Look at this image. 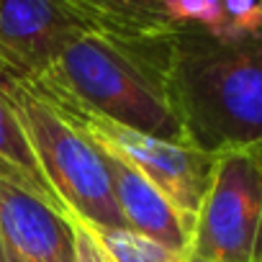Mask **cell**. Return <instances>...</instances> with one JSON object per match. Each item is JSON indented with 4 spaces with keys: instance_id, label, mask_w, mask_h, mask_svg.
I'll return each mask as SVG.
<instances>
[{
    "instance_id": "cell-1",
    "label": "cell",
    "mask_w": 262,
    "mask_h": 262,
    "mask_svg": "<svg viewBox=\"0 0 262 262\" xmlns=\"http://www.w3.org/2000/svg\"><path fill=\"white\" fill-rule=\"evenodd\" d=\"M172 34L137 39L88 31L29 80L121 126L190 142L170 95Z\"/></svg>"
},
{
    "instance_id": "cell-2",
    "label": "cell",
    "mask_w": 262,
    "mask_h": 262,
    "mask_svg": "<svg viewBox=\"0 0 262 262\" xmlns=\"http://www.w3.org/2000/svg\"><path fill=\"white\" fill-rule=\"evenodd\" d=\"M170 95L195 147L216 155L262 144V29L216 36L180 26L172 34Z\"/></svg>"
},
{
    "instance_id": "cell-3",
    "label": "cell",
    "mask_w": 262,
    "mask_h": 262,
    "mask_svg": "<svg viewBox=\"0 0 262 262\" xmlns=\"http://www.w3.org/2000/svg\"><path fill=\"white\" fill-rule=\"evenodd\" d=\"M0 88L8 95L47 180L70 213L95 229H126L113 198L103 149L29 80L0 72Z\"/></svg>"
},
{
    "instance_id": "cell-4",
    "label": "cell",
    "mask_w": 262,
    "mask_h": 262,
    "mask_svg": "<svg viewBox=\"0 0 262 262\" xmlns=\"http://www.w3.org/2000/svg\"><path fill=\"white\" fill-rule=\"evenodd\" d=\"M190 254L208 262H262V144L216 152Z\"/></svg>"
},
{
    "instance_id": "cell-5",
    "label": "cell",
    "mask_w": 262,
    "mask_h": 262,
    "mask_svg": "<svg viewBox=\"0 0 262 262\" xmlns=\"http://www.w3.org/2000/svg\"><path fill=\"white\" fill-rule=\"evenodd\" d=\"M44 98H49L80 131L103 149L113 152L116 157L126 160L131 167L144 172L178 208H183L190 216H198V208L208 193L213 167H216V155L206 152L190 142H167L144 131L121 126L111 118H103L75 100L52 93L34 80H29Z\"/></svg>"
},
{
    "instance_id": "cell-6",
    "label": "cell",
    "mask_w": 262,
    "mask_h": 262,
    "mask_svg": "<svg viewBox=\"0 0 262 262\" xmlns=\"http://www.w3.org/2000/svg\"><path fill=\"white\" fill-rule=\"evenodd\" d=\"M88 31L62 0H0V72L36 77Z\"/></svg>"
},
{
    "instance_id": "cell-7",
    "label": "cell",
    "mask_w": 262,
    "mask_h": 262,
    "mask_svg": "<svg viewBox=\"0 0 262 262\" xmlns=\"http://www.w3.org/2000/svg\"><path fill=\"white\" fill-rule=\"evenodd\" d=\"M103 162L126 229L144 234L178 254H190L195 216L178 208L144 172L131 167L113 152L103 149Z\"/></svg>"
},
{
    "instance_id": "cell-8",
    "label": "cell",
    "mask_w": 262,
    "mask_h": 262,
    "mask_svg": "<svg viewBox=\"0 0 262 262\" xmlns=\"http://www.w3.org/2000/svg\"><path fill=\"white\" fill-rule=\"evenodd\" d=\"M0 239L21 262H75L72 219L3 180Z\"/></svg>"
},
{
    "instance_id": "cell-9",
    "label": "cell",
    "mask_w": 262,
    "mask_h": 262,
    "mask_svg": "<svg viewBox=\"0 0 262 262\" xmlns=\"http://www.w3.org/2000/svg\"><path fill=\"white\" fill-rule=\"evenodd\" d=\"M0 180L34 195L36 201L47 203L62 216L72 219L70 208L64 206V201L57 195V190L47 180L41 162L26 137L8 95L3 93V88H0Z\"/></svg>"
},
{
    "instance_id": "cell-10",
    "label": "cell",
    "mask_w": 262,
    "mask_h": 262,
    "mask_svg": "<svg viewBox=\"0 0 262 262\" xmlns=\"http://www.w3.org/2000/svg\"><path fill=\"white\" fill-rule=\"evenodd\" d=\"M90 29L113 36H167L175 26L167 0H62Z\"/></svg>"
},
{
    "instance_id": "cell-11",
    "label": "cell",
    "mask_w": 262,
    "mask_h": 262,
    "mask_svg": "<svg viewBox=\"0 0 262 262\" xmlns=\"http://www.w3.org/2000/svg\"><path fill=\"white\" fill-rule=\"evenodd\" d=\"M90 229L98 236V242L105 249L111 262H183L188 257V254H178V252L162 247L160 242H155L144 234H137L131 229H95V226H90Z\"/></svg>"
},
{
    "instance_id": "cell-12",
    "label": "cell",
    "mask_w": 262,
    "mask_h": 262,
    "mask_svg": "<svg viewBox=\"0 0 262 262\" xmlns=\"http://www.w3.org/2000/svg\"><path fill=\"white\" fill-rule=\"evenodd\" d=\"M167 13L175 26H198L216 36L229 31L221 0H167Z\"/></svg>"
},
{
    "instance_id": "cell-13",
    "label": "cell",
    "mask_w": 262,
    "mask_h": 262,
    "mask_svg": "<svg viewBox=\"0 0 262 262\" xmlns=\"http://www.w3.org/2000/svg\"><path fill=\"white\" fill-rule=\"evenodd\" d=\"M229 31L224 36H244L262 29V0H221Z\"/></svg>"
},
{
    "instance_id": "cell-14",
    "label": "cell",
    "mask_w": 262,
    "mask_h": 262,
    "mask_svg": "<svg viewBox=\"0 0 262 262\" xmlns=\"http://www.w3.org/2000/svg\"><path fill=\"white\" fill-rule=\"evenodd\" d=\"M72 226H75V262H111L98 236L82 219L72 216Z\"/></svg>"
},
{
    "instance_id": "cell-15",
    "label": "cell",
    "mask_w": 262,
    "mask_h": 262,
    "mask_svg": "<svg viewBox=\"0 0 262 262\" xmlns=\"http://www.w3.org/2000/svg\"><path fill=\"white\" fill-rule=\"evenodd\" d=\"M0 262H21L8 247H6V242L3 239H0Z\"/></svg>"
},
{
    "instance_id": "cell-16",
    "label": "cell",
    "mask_w": 262,
    "mask_h": 262,
    "mask_svg": "<svg viewBox=\"0 0 262 262\" xmlns=\"http://www.w3.org/2000/svg\"><path fill=\"white\" fill-rule=\"evenodd\" d=\"M183 262H208V259H201V257H195V254H188Z\"/></svg>"
}]
</instances>
